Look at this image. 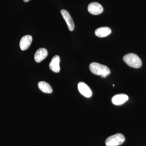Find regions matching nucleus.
Listing matches in <instances>:
<instances>
[{
	"label": "nucleus",
	"instance_id": "nucleus-1",
	"mask_svg": "<svg viewBox=\"0 0 146 146\" xmlns=\"http://www.w3.org/2000/svg\"><path fill=\"white\" fill-rule=\"evenodd\" d=\"M89 69L93 74L101 76L102 77H106L110 74V70L107 66L96 62H93L90 64Z\"/></svg>",
	"mask_w": 146,
	"mask_h": 146
},
{
	"label": "nucleus",
	"instance_id": "nucleus-2",
	"mask_svg": "<svg viewBox=\"0 0 146 146\" xmlns=\"http://www.w3.org/2000/svg\"><path fill=\"white\" fill-rule=\"evenodd\" d=\"M123 60L127 65L135 68H141L142 65V60L137 55L134 53L127 54L123 57Z\"/></svg>",
	"mask_w": 146,
	"mask_h": 146
},
{
	"label": "nucleus",
	"instance_id": "nucleus-3",
	"mask_svg": "<svg viewBox=\"0 0 146 146\" xmlns=\"http://www.w3.org/2000/svg\"><path fill=\"white\" fill-rule=\"evenodd\" d=\"M125 141V137L122 133H116L109 136L106 139L105 144L106 146H118L122 145Z\"/></svg>",
	"mask_w": 146,
	"mask_h": 146
},
{
	"label": "nucleus",
	"instance_id": "nucleus-4",
	"mask_svg": "<svg viewBox=\"0 0 146 146\" xmlns=\"http://www.w3.org/2000/svg\"><path fill=\"white\" fill-rule=\"evenodd\" d=\"M88 10L91 14L98 15L103 11V7L101 5L97 2H93L89 4L88 7Z\"/></svg>",
	"mask_w": 146,
	"mask_h": 146
},
{
	"label": "nucleus",
	"instance_id": "nucleus-5",
	"mask_svg": "<svg viewBox=\"0 0 146 146\" xmlns=\"http://www.w3.org/2000/svg\"><path fill=\"white\" fill-rule=\"evenodd\" d=\"M80 93L86 98H90L92 96V91L90 87L83 82H80L78 85Z\"/></svg>",
	"mask_w": 146,
	"mask_h": 146
},
{
	"label": "nucleus",
	"instance_id": "nucleus-6",
	"mask_svg": "<svg viewBox=\"0 0 146 146\" xmlns=\"http://www.w3.org/2000/svg\"><path fill=\"white\" fill-rule=\"evenodd\" d=\"M60 13L68 25L69 30L70 31H73L75 27L74 23V21H73L72 18L71 17L70 13L67 11L65 10V9L61 10Z\"/></svg>",
	"mask_w": 146,
	"mask_h": 146
},
{
	"label": "nucleus",
	"instance_id": "nucleus-7",
	"mask_svg": "<svg viewBox=\"0 0 146 146\" xmlns=\"http://www.w3.org/2000/svg\"><path fill=\"white\" fill-rule=\"evenodd\" d=\"M60 58L59 56H54L50 63V70L55 73H59L60 71Z\"/></svg>",
	"mask_w": 146,
	"mask_h": 146
},
{
	"label": "nucleus",
	"instance_id": "nucleus-8",
	"mask_svg": "<svg viewBox=\"0 0 146 146\" xmlns=\"http://www.w3.org/2000/svg\"><path fill=\"white\" fill-rule=\"evenodd\" d=\"M33 37L30 35H26L21 38L20 42V46L22 50L27 49L31 45L32 42Z\"/></svg>",
	"mask_w": 146,
	"mask_h": 146
},
{
	"label": "nucleus",
	"instance_id": "nucleus-9",
	"mask_svg": "<svg viewBox=\"0 0 146 146\" xmlns=\"http://www.w3.org/2000/svg\"><path fill=\"white\" fill-rule=\"evenodd\" d=\"M48 52L45 48H40L37 50L34 55V59L37 63H40L48 56Z\"/></svg>",
	"mask_w": 146,
	"mask_h": 146
},
{
	"label": "nucleus",
	"instance_id": "nucleus-10",
	"mask_svg": "<svg viewBox=\"0 0 146 146\" xmlns=\"http://www.w3.org/2000/svg\"><path fill=\"white\" fill-rule=\"evenodd\" d=\"M128 99V96L125 94H117L112 98V104L115 105H121L125 103Z\"/></svg>",
	"mask_w": 146,
	"mask_h": 146
},
{
	"label": "nucleus",
	"instance_id": "nucleus-11",
	"mask_svg": "<svg viewBox=\"0 0 146 146\" xmlns=\"http://www.w3.org/2000/svg\"><path fill=\"white\" fill-rule=\"evenodd\" d=\"M111 33V29L108 27H102L97 29L95 31L96 35L100 37H105Z\"/></svg>",
	"mask_w": 146,
	"mask_h": 146
},
{
	"label": "nucleus",
	"instance_id": "nucleus-12",
	"mask_svg": "<svg viewBox=\"0 0 146 146\" xmlns=\"http://www.w3.org/2000/svg\"><path fill=\"white\" fill-rule=\"evenodd\" d=\"M38 86L40 90L44 93L51 94L53 90L51 86L49 84L46 82H39L38 83Z\"/></svg>",
	"mask_w": 146,
	"mask_h": 146
},
{
	"label": "nucleus",
	"instance_id": "nucleus-13",
	"mask_svg": "<svg viewBox=\"0 0 146 146\" xmlns=\"http://www.w3.org/2000/svg\"><path fill=\"white\" fill-rule=\"evenodd\" d=\"M23 1L25 2H27L29 1L30 0H23Z\"/></svg>",
	"mask_w": 146,
	"mask_h": 146
}]
</instances>
